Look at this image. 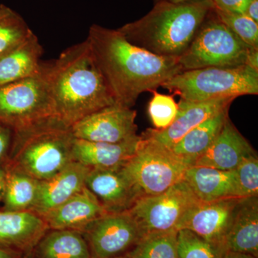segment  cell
I'll return each mask as SVG.
<instances>
[{"mask_svg": "<svg viewBox=\"0 0 258 258\" xmlns=\"http://www.w3.org/2000/svg\"><path fill=\"white\" fill-rule=\"evenodd\" d=\"M86 40L115 103L123 106L132 108L142 93L156 91L183 71L179 58L136 46L118 30L93 25Z\"/></svg>", "mask_w": 258, "mask_h": 258, "instance_id": "cell-1", "label": "cell"}, {"mask_svg": "<svg viewBox=\"0 0 258 258\" xmlns=\"http://www.w3.org/2000/svg\"><path fill=\"white\" fill-rule=\"evenodd\" d=\"M55 114L70 125L115 103L87 40L72 45L56 60L42 63Z\"/></svg>", "mask_w": 258, "mask_h": 258, "instance_id": "cell-2", "label": "cell"}, {"mask_svg": "<svg viewBox=\"0 0 258 258\" xmlns=\"http://www.w3.org/2000/svg\"><path fill=\"white\" fill-rule=\"evenodd\" d=\"M213 8L212 0L160 2L143 18L117 30L129 42L151 53L179 58Z\"/></svg>", "mask_w": 258, "mask_h": 258, "instance_id": "cell-3", "label": "cell"}, {"mask_svg": "<svg viewBox=\"0 0 258 258\" xmlns=\"http://www.w3.org/2000/svg\"><path fill=\"white\" fill-rule=\"evenodd\" d=\"M71 125L57 116L13 131L7 164L38 181L50 179L74 161Z\"/></svg>", "mask_w": 258, "mask_h": 258, "instance_id": "cell-4", "label": "cell"}, {"mask_svg": "<svg viewBox=\"0 0 258 258\" xmlns=\"http://www.w3.org/2000/svg\"><path fill=\"white\" fill-rule=\"evenodd\" d=\"M161 87L189 101L234 98L258 94V71L247 64L184 71Z\"/></svg>", "mask_w": 258, "mask_h": 258, "instance_id": "cell-5", "label": "cell"}, {"mask_svg": "<svg viewBox=\"0 0 258 258\" xmlns=\"http://www.w3.org/2000/svg\"><path fill=\"white\" fill-rule=\"evenodd\" d=\"M252 47L246 45L211 10L189 46L179 57L183 71L246 64Z\"/></svg>", "mask_w": 258, "mask_h": 258, "instance_id": "cell-6", "label": "cell"}, {"mask_svg": "<svg viewBox=\"0 0 258 258\" xmlns=\"http://www.w3.org/2000/svg\"><path fill=\"white\" fill-rule=\"evenodd\" d=\"M189 167L170 149L142 136L135 154L121 169L142 198L164 192L184 179Z\"/></svg>", "mask_w": 258, "mask_h": 258, "instance_id": "cell-7", "label": "cell"}, {"mask_svg": "<svg viewBox=\"0 0 258 258\" xmlns=\"http://www.w3.org/2000/svg\"><path fill=\"white\" fill-rule=\"evenodd\" d=\"M57 116L43 71L0 85V122L13 131Z\"/></svg>", "mask_w": 258, "mask_h": 258, "instance_id": "cell-8", "label": "cell"}, {"mask_svg": "<svg viewBox=\"0 0 258 258\" xmlns=\"http://www.w3.org/2000/svg\"><path fill=\"white\" fill-rule=\"evenodd\" d=\"M200 202L183 179L164 192L139 198L128 211L138 222L144 235L178 231L185 215Z\"/></svg>", "mask_w": 258, "mask_h": 258, "instance_id": "cell-9", "label": "cell"}, {"mask_svg": "<svg viewBox=\"0 0 258 258\" xmlns=\"http://www.w3.org/2000/svg\"><path fill=\"white\" fill-rule=\"evenodd\" d=\"M92 258L127 255L144 236L128 211L107 213L83 230Z\"/></svg>", "mask_w": 258, "mask_h": 258, "instance_id": "cell-10", "label": "cell"}, {"mask_svg": "<svg viewBox=\"0 0 258 258\" xmlns=\"http://www.w3.org/2000/svg\"><path fill=\"white\" fill-rule=\"evenodd\" d=\"M137 111L114 103L83 117L71 125L75 138L118 143L137 136Z\"/></svg>", "mask_w": 258, "mask_h": 258, "instance_id": "cell-11", "label": "cell"}, {"mask_svg": "<svg viewBox=\"0 0 258 258\" xmlns=\"http://www.w3.org/2000/svg\"><path fill=\"white\" fill-rule=\"evenodd\" d=\"M240 200L228 198L208 203L200 202L186 213L178 230L186 229L225 249L226 238Z\"/></svg>", "mask_w": 258, "mask_h": 258, "instance_id": "cell-12", "label": "cell"}, {"mask_svg": "<svg viewBox=\"0 0 258 258\" xmlns=\"http://www.w3.org/2000/svg\"><path fill=\"white\" fill-rule=\"evenodd\" d=\"M234 100L224 98L197 102L181 98L178 103L179 108L175 119L169 127L162 130L149 128L142 136L171 149L191 129L224 109L230 108Z\"/></svg>", "mask_w": 258, "mask_h": 258, "instance_id": "cell-13", "label": "cell"}, {"mask_svg": "<svg viewBox=\"0 0 258 258\" xmlns=\"http://www.w3.org/2000/svg\"><path fill=\"white\" fill-rule=\"evenodd\" d=\"M89 171L74 161L50 179L39 181L36 200L30 211L42 217L58 208L86 186Z\"/></svg>", "mask_w": 258, "mask_h": 258, "instance_id": "cell-14", "label": "cell"}, {"mask_svg": "<svg viewBox=\"0 0 258 258\" xmlns=\"http://www.w3.org/2000/svg\"><path fill=\"white\" fill-rule=\"evenodd\" d=\"M85 185L108 213L128 211L139 199L121 167L90 169Z\"/></svg>", "mask_w": 258, "mask_h": 258, "instance_id": "cell-15", "label": "cell"}, {"mask_svg": "<svg viewBox=\"0 0 258 258\" xmlns=\"http://www.w3.org/2000/svg\"><path fill=\"white\" fill-rule=\"evenodd\" d=\"M253 154V148L228 118L213 143L193 166L232 171L244 158Z\"/></svg>", "mask_w": 258, "mask_h": 258, "instance_id": "cell-16", "label": "cell"}, {"mask_svg": "<svg viewBox=\"0 0 258 258\" xmlns=\"http://www.w3.org/2000/svg\"><path fill=\"white\" fill-rule=\"evenodd\" d=\"M141 141L142 136L138 135L118 143L75 139L73 158L90 169H118L135 154Z\"/></svg>", "mask_w": 258, "mask_h": 258, "instance_id": "cell-17", "label": "cell"}, {"mask_svg": "<svg viewBox=\"0 0 258 258\" xmlns=\"http://www.w3.org/2000/svg\"><path fill=\"white\" fill-rule=\"evenodd\" d=\"M108 213L96 197L85 186L82 190L42 218L52 230H84Z\"/></svg>", "mask_w": 258, "mask_h": 258, "instance_id": "cell-18", "label": "cell"}, {"mask_svg": "<svg viewBox=\"0 0 258 258\" xmlns=\"http://www.w3.org/2000/svg\"><path fill=\"white\" fill-rule=\"evenodd\" d=\"M49 227L30 211H0V247L28 250L38 243Z\"/></svg>", "mask_w": 258, "mask_h": 258, "instance_id": "cell-19", "label": "cell"}, {"mask_svg": "<svg viewBox=\"0 0 258 258\" xmlns=\"http://www.w3.org/2000/svg\"><path fill=\"white\" fill-rule=\"evenodd\" d=\"M43 52L34 32L13 48L0 55V85L15 82L40 74Z\"/></svg>", "mask_w": 258, "mask_h": 258, "instance_id": "cell-20", "label": "cell"}, {"mask_svg": "<svg viewBox=\"0 0 258 258\" xmlns=\"http://www.w3.org/2000/svg\"><path fill=\"white\" fill-rule=\"evenodd\" d=\"M184 180L202 202L239 198L235 170L191 166L186 169Z\"/></svg>", "mask_w": 258, "mask_h": 258, "instance_id": "cell-21", "label": "cell"}, {"mask_svg": "<svg viewBox=\"0 0 258 258\" xmlns=\"http://www.w3.org/2000/svg\"><path fill=\"white\" fill-rule=\"evenodd\" d=\"M257 198L240 199L225 240L227 252L258 258Z\"/></svg>", "mask_w": 258, "mask_h": 258, "instance_id": "cell-22", "label": "cell"}, {"mask_svg": "<svg viewBox=\"0 0 258 258\" xmlns=\"http://www.w3.org/2000/svg\"><path fill=\"white\" fill-rule=\"evenodd\" d=\"M228 111L226 108L191 129L171 148V152L187 165L193 166L220 134L229 118Z\"/></svg>", "mask_w": 258, "mask_h": 258, "instance_id": "cell-23", "label": "cell"}, {"mask_svg": "<svg viewBox=\"0 0 258 258\" xmlns=\"http://www.w3.org/2000/svg\"><path fill=\"white\" fill-rule=\"evenodd\" d=\"M37 245L40 258H92L87 241L77 230H53Z\"/></svg>", "mask_w": 258, "mask_h": 258, "instance_id": "cell-24", "label": "cell"}, {"mask_svg": "<svg viewBox=\"0 0 258 258\" xmlns=\"http://www.w3.org/2000/svg\"><path fill=\"white\" fill-rule=\"evenodd\" d=\"M6 183L3 203L5 211H30L36 200L39 181L5 164Z\"/></svg>", "mask_w": 258, "mask_h": 258, "instance_id": "cell-25", "label": "cell"}, {"mask_svg": "<svg viewBox=\"0 0 258 258\" xmlns=\"http://www.w3.org/2000/svg\"><path fill=\"white\" fill-rule=\"evenodd\" d=\"M177 230L144 235L127 255L130 258H178Z\"/></svg>", "mask_w": 258, "mask_h": 258, "instance_id": "cell-26", "label": "cell"}, {"mask_svg": "<svg viewBox=\"0 0 258 258\" xmlns=\"http://www.w3.org/2000/svg\"><path fill=\"white\" fill-rule=\"evenodd\" d=\"M21 15L0 5V55L13 48L32 33Z\"/></svg>", "mask_w": 258, "mask_h": 258, "instance_id": "cell-27", "label": "cell"}, {"mask_svg": "<svg viewBox=\"0 0 258 258\" xmlns=\"http://www.w3.org/2000/svg\"><path fill=\"white\" fill-rule=\"evenodd\" d=\"M227 250L186 229L178 230V258H224Z\"/></svg>", "mask_w": 258, "mask_h": 258, "instance_id": "cell-28", "label": "cell"}, {"mask_svg": "<svg viewBox=\"0 0 258 258\" xmlns=\"http://www.w3.org/2000/svg\"><path fill=\"white\" fill-rule=\"evenodd\" d=\"M214 12L222 23L235 34L246 45L258 49V23L245 13H228L215 8Z\"/></svg>", "mask_w": 258, "mask_h": 258, "instance_id": "cell-29", "label": "cell"}, {"mask_svg": "<svg viewBox=\"0 0 258 258\" xmlns=\"http://www.w3.org/2000/svg\"><path fill=\"white\" fill-rule=\"evenodd\" d=\"M153 96L148 106V113L154 128L162 130L169 127L177 114L178 103L173 96L152 91Z\"/></svg>", "mask_w": 258, "mask_h": 258, "instance_id": "cell-30", "label": "cell"}, {"mask_svg": "<svg viewBox=\"0 0 258 258\" xmlns=\"http://www.w3.org/2000/svg\"><path fill=\"white\" fill-rule=\"evenodd\" d=\"M239 198L258 197V159L257 154L244 158L235 169Z\"/></svg>", "mask_w": 258, "mask_h": 258, "instance_id": "cell-31", "label": "cell"}, {"mask_svg": "<svg viewBox=\"0 0 258 258\" xmlns=\"http://www.w3.org/2000/svg\"><path fill=\"white\" fill-rule=\"evenodd\" d=\"M252 0H212L215 8L228 13L244 14Z\"/></svg>", "mask_w": 258, "mask_h": 258, "instance_id": "cell-32", "label": "cell"}, {"mask_svg": "<svg viewBox=\"0 0 258 258\" xmlns=\"http://www.w3.org/2000/svg\"><path fill=\"white\" fill-rule=\"evenodd\" d=\"M13 130L0 122V164L8 159L13 142Z\"/></svg>", "mask_w": 258, "mask_h": 258, "instance_id": "cell-33", "label": "cell"}, {"mask_svg": "<svg viewBox=\"0 0 258 258\" xmlns=\"http://www.w3.org/2000/svg\"><path fill=\"white\" fill-rule=\"evenodd\" d=\"M245 14L258 23V0H252L247 7Z\"/></svg>", "mask_w": 258, "mask_h": 258, "instance_id": "cell-34", "label": "cell"}, {"mask_svg": "<svg viewBox=\"0 0 258 258\" xmlns=\"http://www.w3.org/2000/svg\"><path fill=\"white\" fill-rule=\"evenodd\" d=\"M246 64L258 71V49H252L247 55Z\"/></svg>", "mask_w": 258, "mask_h": 258, "instance_id": "cell-35", "label": "cell"}, {"mask_svg": "<svg viewBox=\"0 0 258 258\" xmlns=\"http://www.w3.org/2000/svg\"><path fill=\"white\" fill-rule=\"evenodd\" d=\"M7 169L5 165L0 164V202L4 198L5 183H6Z\"/></svg>", "mask_w": 258, "mask_h": 258, "instance_id": "cell-36", "label": "cell"}, {"mask_svg": "<svg viewBox=\"0 0 258 258\" xmlns=\"http://www.w3.org/2000/svg\"><path fill=\"white\" fill-rule=\"evenodd\" d=\"M0 258H16V254L12 249L0 247Z\"/></svg>", "mask_w": 258, "mask_h": 258, "instance_id": "cell-37", "label": "cell"}, {"mask_svg": "<svg viewBox=\"0 0 258 258\" xmlns=\"http://www.w3.org/2000/svg\"><path fill=\"white\" fill-rule=\"evenodd\" d=\"M224 258H257L250 254L238 253V252H227Z\"/></svg>", "mask_w": 258, "mask_h": 258, "instance_id": "cell-38", "label": "cell"}, {"mask_svg": "<svg viewBox=\"0 0 258 258\" xmlns=\"http://www.w3.org/2000/svg\"><path fill=\"white\" fill-rule=\"evenodd\" d=\"M195 1V0H154V4L160 2H165V3H173V4H178V3H186V2Z\"/></svg>", "mask_w": 258, "mask_h": 258, "instance_id": "cell-39", "label": "cell"}, {"mask_svg": "<svg viewBox=\"0 0 258 258\" xmlns=\"http://www.w3.org/2000/svg\"><path fill=\"white\" fill-rule=\"evenodd\" d=\"M116 258H130L128 255L121 256V257H118Z\"/></svg>", "mask_w": 258, "mask_h": 258, "instance_id": "cell-40", "label": "cell"}]
</instances>
